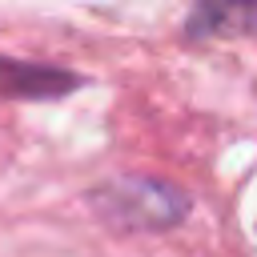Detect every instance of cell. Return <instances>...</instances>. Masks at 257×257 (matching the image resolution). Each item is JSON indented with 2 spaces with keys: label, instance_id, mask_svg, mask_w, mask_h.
<instances>
[{
  "label": "cell",
  "instance_id": "7a4b0ae2",
  "mask_svg": "<svg viewBox=\"0 0 257 257\" xmlns=\"http://www.w3.org/2000/svg\"><path fill=\"white\" fill-rule=\"evenodd\" d=\"M80 88V72L48 60L0 56V96L4 100H60Z\"/></svg>",
  "mask_w": 257,
  "mask_h": 257
},
{
  "label": "cell",
  "instance_id": "3957f363",
  "mask_svg": "<svg viewBox=\"0 0 257 257\" xmlns=\"http://www.w3.org/2000/svg\"><path fill=\"white\" fill-rule=\"evenodd\" d=\"M189 40L205 36H253L257 40V4H201L185 20Z\"/></svg>",
  "mask_w": 257,
  "mask_h": 257
},
{
  "label": "cell",
  "instance_id": "6da1fadb",
  "mask_svg": "<svg viewBox=\"0 0 257 257\" xmlns=\"http://www.w3.org/2000/svg\"><path fill=\"white\" fill-rule=\"evenodd\" d=\"M92 217L112 233H169L193 213L189 189L157 173H116L84 193Z\"/></svg>",
  "mask_w": 257,
  "mask_h": 257
}]
</instances>
